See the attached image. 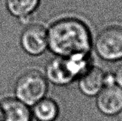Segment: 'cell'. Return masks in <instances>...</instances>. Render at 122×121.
Wrapping results in <instances>:
<instances>
[{
  "mask_svg": "<svg viewBox=\"0 0 122 121\" xmlns=\"http://www.w3.org/2000/svg\"><path fill=\"white\" fill-rule=\"evenodd\" d=\"M48 49L55 56L66 57L81 53H91L92 35L87 25L76 18H63L47 29Z\"/></svg>",
  "mask_w": 122,
  "mask_h": 121,
  "instance_id": "6da1fadb",
  "label": "cell"
},
{
  "mask_svg": "<svg viewBox=\"0 0 122 121\" xmlns=\"http://www.w3.org/2000/svg\"><path fill=\"white\" fill-rule=\"evenodd\" d=\"M49 82L43 73L31 69L22 73L14 85V97L30 108L46 97Z\"/></svg>",
  "mask_w": 122,
  "mask_h": 121,
  "instance_id": "7a4b0ae2",
  "label": "cell"
},
{
  "mask_svg": "<svg viewBox=\"0 0 122 121\" xmlns=\"http://www.w3.org/2000/svg\"><path fill=\"white\" fill-rule=\"evenodd\" d=\"M93 48L99 58L105 62L122 60V26L111 25L97 34Z\"/></svg>",
  "mask_w": 122,
  "mask_h": 121,
  "instance_id": "3957f363",
  "label": "cell"
},
{
  "mask_svg": "<svg viewBox=\"0 0 122 121\" xmlns=\"http://www.w3.org/2000/svg\"><path fill=\"white\" fill-rule=\"evenodd\" d=\"M22 49L30 56H40L48 49L47 29L39 23L30 24L22 32L20 38Z\"/></svg>",
  "mask_w": 122,
  "mask_h": 121,
  "instance_id": "277c9868",
  "label": "cell"
},
{
  "mask_svg": "<svg viewBox=\"0 0 122 121\" xmlns=\"http://www.w3.org/2000/svg\"><path fill=\"white\" fill-rule=\"evenodd\" d=\"M96 106L104 116L117 115L122 111V89L116 83L105 86L96 97Z\"/></svg>",
  "mask_w": 122,
  "mask_h": 121,
  "instance_id": "5b68a950",
  "label": "cell"
},
{
  "mask_svg": "<svg viewBox=\"0 0 122 121\" xmlns=\"http://www.w3.org/2000/svg\"><path fill=\"white\" fill-rule=\"evenodd\" d=\"M105 76L106 72L94 65L77 79L80 92L85 97H96L105 87Z\"/></svg>",
  "mask_w": 122,
  "mask_h": 121,
  "instance_id": "8992f818",
  "label": "cell"
},
{
  "mask_svg": "<svg viewBox=\"0 0 122 121\" xmlns=\"http://www.w3.org/2000/svg\"><path fill=\"white\" fill-rule=\"evenodd\" d=\"M43 74L48 82L57 87H66L75 81L66 68L64 58L60 56H54L47 62Z\"/></svg>",
  "mask_w": 122,
  "mask_h": 121,
  "instance_id": "52a82bcc",
  "label": "cell"
},
{
  "mask_svg": "<svg viewBox=\"0 0 122 121\" xmlns=\"http://www.w3.org/2000/svg\"><path fill=\"white\" fill-rule=\"evenodd\" d=\"M2 107L1 121H33L31 108L15 97H7L0 100Z\"/></svg>",
  "mask_w": 122,
  "mask_h": 121,
  "instance_id": "ba28073f",
  "label": "cell"
},
{
  "mask_svg": "<svg viewBox=\"0 0 122 121\" xmlns=\"http://www.w3.org/2000/svg\"><path fill=\"white\" fill-rule=\"evenodd\" d=\"M63 58L66 68L74 80H77L94 66L91 53H76Z\"/></svg>",
  "mask_w": 122,
  "mask_h": 121,
  "instance_id": "9c48e42d",
  "label": "cell"
},
{
  "mask_svg": "<svg viewBox=\"0 0 122 121\" xmlns=\"http://www.w3.org/2000/svg\"><path fill=\"white\" fill-rule=\"evenodd\" d=\"M31 112L36 121H56L60 115V106L55 100L46 97L31 107Z\"/></svg>",
  "mask_w": 122,
  "mask_h": 121,
  "instance_id": "30bf717a",
  "label": "cell"
},
{
  "mask_svg": "<svg viewBox=\"0 0 122 121\" xmlns=\"http://www.w3.org/2000/svg\"><path fill=\"white\" fill-rule=\"evenodd\" d=\"M40 0H5L8 12L12 16L25 20L39 7Z\"/></svg>",
  "mask_w": 122,
  "mask_h": 121,
  "instance_id": "8fae6325",
  "label": "cell"
},
{
  "mask_svg": "<svg viewBox=\"0 0 122 121\" xmlns=\"http://www.w3.org/2000/svg\"><path fill=\"white\" fill-rule=\"evenodd\" d=\"M114 73V78H115V82L116 84L122 89V63L117 66L115 69Z\"/></svg>",
  "mask_w": 122,
  "mask_h": 121,
  "instance_id": "7c38bea8",
  "label": "cell"
},
{
  "mask_svg": "<svg viewBox=\"0 0 122 121\" xmlns=\"http://www.w3.org/2000/svg\"><path fill=\"white\" fill-rule=\"evenodd\" d=\"M2 107H1V105H0V121L2 120Z\"/></svg>",
  "mask_w": 122,
  "mask_h": 121,
  "instance_id": "4fadbf2b",
  "label": "cell"
}]
</instances>
